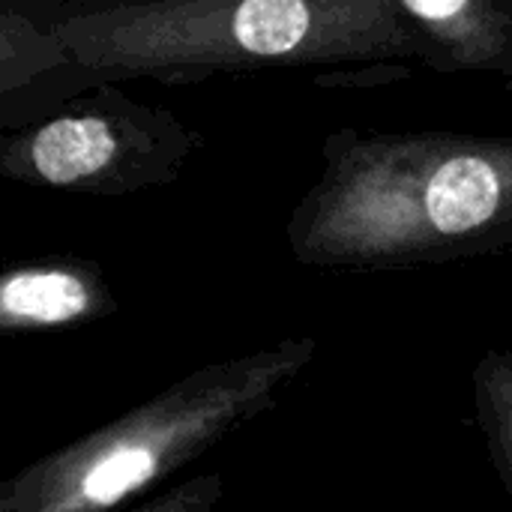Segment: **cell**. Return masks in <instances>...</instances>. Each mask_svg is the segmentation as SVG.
Wrapping results in <instances>:
<instances>
[{
  "mask_svg": "<svg viewBox=\"0 0 512 512\" xmlns=\"http://www.w3.org/2000/svg\"><path fill=\"white\" fill-rule=\"evenodd\" d=\"M288 216L297 264L390 273L512 249V138L336 129Z\"/></svg>",
  "mask_w": 512,
  "mask_h": 512,
  "instance_id": "6da1fadb",
  "label": "cell"
},
{
  "mask_svg": "<svg viewBox=\"0 0 512 512\" xmlns=\"http://www.w3.org/2000/svg\"><path fill=\"white\" fill-rule=\"evenodd\" d=\"M30 9L66 42L90 87L348 63L405 78L420 63L396 0H93Z\"/></svg>",
  "mask_w": 512,
  "mask_h": 512,
  "instance_id": "7a4b0ae2",
  "label": "cell"
},
{
  "mask_svg": "<svg viewBox=\"0 0 512 512\" xmlns=\"http://www.w3.org/2000/svg\"><path fill=\"white\" fill-rule=\"evenodd\" d=\"M318 357L315 336L207 363L0 486V512H120L267 414Z\"/></svg>",
  "mask_w": 512,
  "mask_h": 512,
  "instance_id": "3957f363",
  "label": "cell"
},
{
  "mask_svg": "<svg viewBox=\"0 0 512 512\" xmlns=\"http://www.w3.org/2000/svg\"><path fill=\"white\" fill-rule=\"evenodd\" d=\"M201 132L132 99L117 84H96L24 129L0 135V177L21 186L63 189L99 198L171 186Z\"/></svg>",
  "mask_w": 512,
  "mask_h": 512,
  "instance_id": "277c9868",
  "label": "cell"
},
{
  "mask_svg": "<svg viewBox=\"0 0 512 512\" xmlns=\"http://www.w3.org/2000/svg\"><path fill=\"white\" fill-rule=\"evenodd\" d=\"M117 312V300L96 261L48 255L15 261L0 279V330L45 333L81 327Z\"/></svg>",
  "mask_w": 512,
  "mask_h": 512,
  "instance_id": "5b68a950",
  "label": "cell"
},
{
  "mask_svg": "<svg viewBox=\"0 0 512 512\" xmlns=\"http://www.w3.org/2000/svg\"><path fill=\"white\" fill-rule=\"evenodd\" d=\"M84 90H90V81L75 66L66 42L30 6L3 3L0 9L3 132L24 129V117L30 108L27 102H33L30 111V123H33Z\"/></svg>",
  "mask_w": 512,
  "mask_h": 512,
  "instance_id": "8992f818",
  "label": "cell"
},
{
  "mask_svg": "<svg viewBox=\"0 0 512 512\" xmlns=\"http://www.w3.org/2000/svg\"><path fill=\"white\" fill-rule=\"evenodd\" d=\"M420 66L498 75L512 90V0H396Z\"/></svg>",
  "mask_w": 512,
  "mask_h": 512,
  "instance_id": "52a82bcc",
  "label": "cell"
},
{
  "mask_svg": "<svg viewBox=\"0 0 512 512\" xmlns=\"http://www.w3.org/2000/svg\"><path fill=\"white\" fill-rule=\"evenodd\" d=\"M471 390L489 459L512 501V351L486 348L474 363Z\"/></svg>",
  "mask_w": 512,
  "mask_h": 512,
  "instance_id": "ba28073f",
  "label": "cell"
},
{
  "mask_svg": "<svg viewBox=\"0 0 512 512\" xmlns=\"http://www.w3.org/2000/svg\"><path fill=\"white\" fill-rule=\"evenodd\" d=\"M225 498V483L219 474H201L192 480H183L156 498H147L129 510L120 512H213Z\"/></svg>",
  "mask_w": 512,
  "mask_h": 512,
  "instance_id": "9c48e42d",
  "label": "cell"
}]
</instances>
